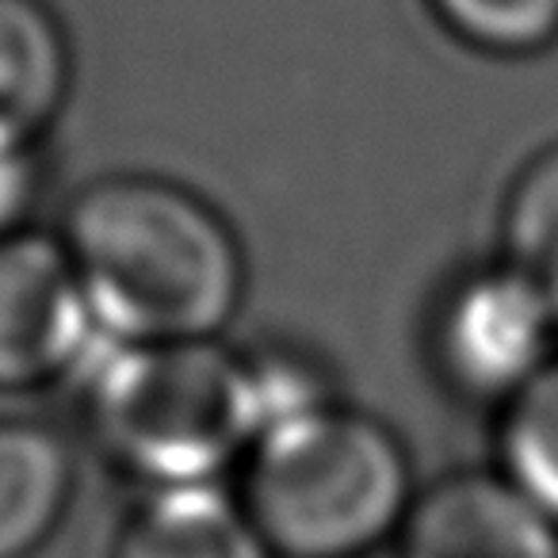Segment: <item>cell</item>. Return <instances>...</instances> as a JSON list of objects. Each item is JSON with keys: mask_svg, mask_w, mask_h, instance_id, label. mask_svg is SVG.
Here are the masks:
<instances>
[{"mask_svg": "<svg viewBox=\"0 0 558 558\" xmlns=\"http://www.w3.org/2000/svg\"><path fill=\"white\" fill-rule=\"evenodd\" d=\"M395 558H558V524L505 474H456L413 501Z\"/></svg>", "mask_w": 558, "mask_h": 558, "instance_id": "cell-6", "label": "cell"}, {"mask_svg": "<svg viewBox=\"0 0 558 558\" xmlns=\"http://www.w3.org/2000/svg\"><path fill=\"white\" fill-rule=\"evenodd\" d=\"M451 32L486 50H535L558 35V0H433Z\"/></svg>", "mask_w": 558, "mask_h": 558, "instance_id": "cell-12", "label": "cell"}, {"mask_svg": "<svg viewBox=\"0 0 558 558\" xmlns=\"http://www.w3.org/2000/svg\"><path fill=\"white\" fill-rule=\"evenodd\" d=\"M509 268L539 288L558 314V146L535 157L517 180L505 210Z\"/></svg>", "mask_w": 558, "mask_h": 558, "instance_id": "cell-11", "label": "cell"}, {"mask_svg": "<svg viewBox=\"0 0 558 558\" xmlns=\"http://www.w3.org/2000/svg\"><path fill=\"white\" fill-rule=\"evenodd\" d=\"M70 50L39 0H0V146H27L58 116Z\"/></svg>", "mask_w": 558, "mask_h": 558, "instance_id": "cell-8", "label": "cell"}, {"mask_svg": "<svg viewBox=\"0 0 558 558\" xmlns=\"http://www.w3.org/2000/svg\"><path fill=\"white\" fill-rule=\"evenodd\" d=\"M77 379L104 448L157 489L215 482L260 436L253 364L210 341L123 344L100 333Z\"/></svg>", "mask_w": 558, "mask_h": 558, "instance_id": "cell-3", "label": "cell"}, {"mask_svg": "<svg viewBox=\"0 0 558 558\" xmlns=\"http://www.w3.org/2000/svg\"><path fill=\"white\" fill-rule=\"evenodd\" d=\"M35 192V165L27 146H0V241L12 238Z\"/></svg>", "mask_w": 558, "mask_h": 558, "instance_id": "cell-13", "label": "cell"}, {"mask_svg": "<svg viewBox=\"0 0 558 558\" xmlns=\"http://www.w3.org/2000/svg\"><path fill=\"white\" fill-rule=\"evenodd\" d=\"M248 451L238 501L276 558H364L417 501L395 433L329 402L264 428Z\"/></svg>", "mask_w": 558, "mask_h": 558, "instance_id": "cell-2", "label": "cell"}, {"mask_svg": "<svg viewBox=\"0 0 558 558\" xmlns=\"http://www.w3.org/2000/svg\"><path fill=\"white\" fill-rule=\"evenodd\" d=\"M555 322L547 295L509 264L482 271L466 279L444 311V364L471 395L512 402L547 367Z\"/></svg>", "mask_w": 558, "mask_h": 558, "instance_id": "cell-5", "label": "cell"}, {"mask_svg": "<svg viewBox=\"0 0 558 558\" xmlns=\"http://www.w3.org/2000/svg\"><path fill=\"white\" fill-rule=\"evenodd\" d=\"M501 474L558 524V364H547L509 402Z\"/></svg>", "mask_w": 558, "mask_h": 558, "instance_id": "cell-10", "label": "cell"}, {"mask_svg": "<svg viewBox=\"0 0 558 558\" xmlns=\"http://www.w3.org/2000/svg\"><path fill=\"white\" fill-rule=\"evenodd\" d=\"M111 558H276L238 497L215 482L161 486L131 512Z\"/></svg>", "mask_w": 558, "mask_h": 558, "instance_id": "cell-7", "label": "cell"}, {"mask_svg": "<svg viewBox=\"0 0 558 558\" xmlns=\"http://www.w3.org/2000/svg\"><path fill=\"white\" fill-rule=\"evenodd\" d=\"M65 248L111 341H210L241 303L245 271L230 226L165 180L93 184L65 218Z\"/></svg>", "mask_w": 558, "mask_h": 558, "instance_id": "cell-1", "label": "cell"}, {"mask_svg": "<svg viewBox=\"0 0 558 558\" xmlns=\"http://www.w3.org/2000/svg\"><path fill=\"white\" fill-rule=\"evenodd\" d=\"M100 326L65 241L12 233L0 241V390H27L85 367Z\"/></svg>", "mask_w": 558, "mask_h": 558, "instance_id": "cell-4", "label": "cell"}, {"mask_svg": "<svg viewBox=\"0 0 558 558\" xmlns=\"http://www.w3.org/2000/svg\"><path fill=\"white\" fill-rule=\"evenodd\" d=\"M73 497V459L50 428L0 421V558H27Z\"/></svg>", "mask_w": 558, "mask_h": 558, "instance_id": "cell-9", "label": "cell"}]
</instances>
